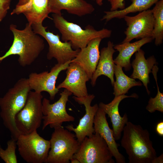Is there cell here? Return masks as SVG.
I'll use <instances>...</instances> for the list:
<instances>
[{
    "label": "cell",
    "mask_w": 163,
    "mask_h": 163,
    "mask_svg": "<svg viewBox=\"0 0 163 163\" xmlns=\"http://www.w3.org/2000/svg\"><path fill=\"white\" fill-rule=\"evenodd\" d=\"M123 131L121 145L128 156L129 163H152L156 152L149 131L128 121Z\"/></svg>",
    "instance_id": "1"
},
{
    "label": "cell",
    "mask_w": 163,
    "mask_h": 163,
    "mask_svg": "<svg viewBox=\"0 0 163 163\" xmlns=\"http://www.w3.org/2000/svg\"><path fill=\"white\" fill-rule=\"evenodd\" d=\"M9 28L13 34V40L9 50L1 56L2 59L17 55L21 66L24 67L31 65L43 50L44 40L34 32L31 25L28 23L22 30L18 29L16 25L13 24L10 25Z\"/></svg>",
    "instance_id": "2"
},
{
    "label": "cell",
    "mask_w": 163,
    "mask_h": 163,
    "mask_svg": "<svg viewBox=\"0 0 163 163\" xmlns=\"http://www.w3.org/2000/svg\"><path fill=\"white\" fill-rule=\"evenodd\" d=\"M31 90L28 78H22L0 98V117L4 126L11 133V138L16 140L21 134L15 125V117L24 107Z\"/></svg>",
    "instance_id": "3"
},
{
    "label": "cell",
    "mask_w": 163,
    "mask_h": 163,
    "mask_svg": "<svg viewBox=\"0 0 163 163\" xmlns=\"http://www.w3.org/2000/svg\"><path fill=\"white\" fill-rule=\"evenodd\" d=\"M52 17L55 26L61 34L62 40L69 42L74 50L85 47L94 38L99 37L103 39L110 37L111 35L110 30L103 28L98 30L90 25L83 29L79 25L67 21L62 14H53Z\"/></svg>",
    "instance_id": "4"
},
{
    "label": "cell",
    "mask_w": 163,
    "mask_h": 163,
    "mask_svg": "<svg viewBox=\"0 0 163 163\" xmlns=\"http://www.w3.org/2000/svg\"><path fill=\"white\" fill-rule=\"evenodd\" d=\"M54 129L46 163H69L78 152L80 144L75 135L62 126Z\"/></svg>",
    "instance_id": "5"
},
{
    "label": "cell",
    "mask_w": 163,
    "mask_h": 163,
    "mask_svg": "<svg viewBox=\"0 0 163 163\" xmlns=\"http://www.w3.org/2000/svg\"><path fill=\"white\" fill-rule=\"evenodd\" d=\"M43 98L41 93L31 91L29 93L25 105L15 118L16 127L21 134H29L40 126L43 116Z\"/></svg>",
    "instance_id": "6"
},
{
    "label": "cell",
    "mask_w": 163,
    "mask_h": 163,
    "mask_svg": "<svg viewBox=\"0 0 163 163\" xmlns=\"http://www.w3.org/2000/svg\"><path fill=\"white\" fill-rule=\"evenodd\" d=\"M73 157L80 163H114L107 145L100 135L95 132L86 136Z\"/></svg>",
    "instance_id": "7"
},
{
    "label": "cell",
    "mask_w": 163,
    "mask_h": 163,
    "mask_svg": "<svg viewBox=\"0 0 163 163\" xmlns=\"http://www.w3.org/2000/svg\"><path fill=\"white\" fill-rule=\"evenodd\" d=\"M16 143L20 155L27 162L46 163L50 149V141L40 136L37 130L20 135Z\"/></svg>",
    "instance_id": "8"
},
{
    "label": "cell",
    "mask_w": 163,
    "mask_h": 163,
    "mask_svg": "<svg viewBox=\"0 0 163 163\" xmlns=\"http://www.w3.org/2000/svg\"><path fill=\"white\" fill-rule=\"evenodd\" d=\"M34 32L42 37L47 42L49 45L47 58L48 60L55 59L57 63L64 64L71 61L77 55L80 50L72 49L69 42H62L59 36L53 33L47 31V27H44L43 23L31 25Z\"/></svg>",
    "instance_id": "9"
},
{
    "label": "cell",
    "mask_w": 163,
    "mask_h": 163,
    "mask_svg": "<svg viewBox=\"0 0 163 163\" xmlns=\"http://www.w3.org/2000/svg\"><path fill=\"white\" fill-rule=\"evenodd\" d=\"M72 94L71 92L65 89L60 93L59 99L53 104H51L48 99L43 98L42 101L43 130L48 125L51 128H54L62 126L64 122L75 121L74 117L69 115L66 109L69 97Z\"/></svg>",
    "instance_id": "10"
},
{
    "label": "cell",
    "mask_w": 163,
    "mask_h": 163,
    "mask_svg": "<svg viewBox=\"0 0 163 163\" xmlns=\"http://www.w3.org/2000/svg\"><path fill=\"white\" fill-rule=\"evenodd\" d=\"M123 18L127 27L122 43L130 42L134 39L152 37L154 18L152 9L143 11L133 16L126 15Z\"/></svg>",
    "instance_id": "11"
},
{
    "label": "cell",
    "mask_w": 163,
    "mask_h": 163,
    "mask_svg": "<svg viewBox=\"0 0 163 163\" xmlns=\"http://www.w3.org/2000/svg\"><path fill=\"white\" fill-rule=\"evenodd\" d=\"M71 61L62 64L57 63L52 68L50 72L30 73L28 79L31 90L41 93L46 92L50 95V99L54 100L59 91L56 86L58 75L61 71L67 69Z\"/></svg>",
    "instance_id": "12"
},
{
    "label": "cell",
    "mask_w": 163,
    "mask_h": 163,
    "mask_svg": "<svg viewBox=\"0 0 163 163\" xmlns=\"http://www.w3.org/2000/svg\"><path fill=\"white\" fill-rule=\"evenodd\" d=\"M95 96L93 94L86 96L73 98L75 101L80 104L83 105L85 108V113L80 120L78 125L74 128L72 124L66 126V129L75 133L76 137L80 143L86 136H90L95 133L94 128V121L95 115L99 107L97 104L91 106V104Z\"/></svg>",
    "instance_id": "13"
},
{
    "label": "cell",
    "mask_w": 163,
    "mask_h": 163,
    "mask_svg": "<svg viewBox=\"0 0 163 163\" xmlns=\"http://www.w3.org/2000/svg\"><path fill=\"white\" fill-rule=\"evenodd\" d=\"M50 13L49 0H18L11 14H22L32 25L43 23Z\"/></svg>",
    "instance_id": "14"
},
{
    "label": "cell",
    "mask_w": 163,
    "mask_h": 163,
    "mask_svg": "<svg viewBox=\"0 0 163 163\" xmlns=\"http://www.w3.org/2000/svg\"><path fill=\"white\" fill-rule=\"evenodd\" d=\"M66 69L65 79L57 88L59 89H66L77 97L88 95L86 83L90 79L84 70L77 64L72 62L69 64Z\"/></svg>",
    "instance_id": "15"
},
{
    "label": "cell",
    "mask_w": 163,
    "mask_h": 163,
    "mask_svg": "<svg viewBox=\"0 0 163 163\" xmlns=\"http://www.w3.org/2000/svg\"><path fill=\"white\" fill-rule=\"evenodd\" d=\"M102 39L98 37L91 41L85 47L80 50L75 57L71 61L79 65L90 79L95 71L100 58L99 47Z\"/></svg>",
    "instance_id": "16"
},
{
    "label": "cell",
    "mask_w": 163,
    "mask_h": 163,
    "mask_svg": "<svg viewBox=\"0 0 163 163\" xmlns=\"http://www.w3.org/2000/svg\"><path fill=\"white\" fill-rule=\"evenodd\" d=\"M106 115L104 111L99 107L94 121V132L99 133L105 141L116 162L125 163V157L119 151V145L116 141L113 130L109 126Z\"/></svg>",
    "instance_id": "17"
},
{
    "label": "cell",
    "mask_w": 163,
    "mask_h": 163,
    "mask_svg": "<svg viewBox=\"0 0 163 163\" xmlns=\"http://www.w3.org/2000/svg\"><path fill=\"white\" fill-rule=\"evenodd\" d=\"M138 95L133 94L130 96L122 95L115 97L113 99L110 103L105 104L100 102L98 106L110 118L112 124L113 131L116 140L120 139L124 127L128 121V116L125 113L123 117L120 115L119 111L120 103L123 99L128 97L137 98Z\"/></svg>",
    "instance_id": "18"
},
{
    "label": "cell",
    "mask_w": 163,
    "mask_h": 163,
    "mask_svg": "<svg viewBox=\"0 0 163 163\" xmlns=\"http://www.w3.org/2000/svg\"><path fill=\"white\" fill-rule=\"evenodd\" d=\"M113 43L109 41L107 43V46L101 50L98 63L91 79V84L93 86L95 85L97 78L101 75L108 78L113 86L115 82L114 75L115 64L113 57L116 52Z\"/></svg>",
    "instance_id": "19"
},
{
    "label": "cell",
    "mask_w": 163,
    "mask_h": 163,
    "mask_svg": "<svg viewBox=\"0 0 163 163\" xmlns=\"http://www.w3.org/2000/svg\"><path fill=\"white\" fill-rule=\"evenodd\" d=\"M51 13L61 14L66 10L69 14L82 17L91 14L94 11L93 5L85 0H49Z\"/></svg>",
    "instance_id": "20"
},
{
    "label": "cell",
    "mask_w": 163,
    "mask_h": 163,
    "mask_svg": "<svg viewBox=\"0 0 163 163\" xmlns=\"http://www.w3.org/2000/svg\"><path fill=\"white\" fill-rule=\"evenodd\" d=\"M145 52L141 49L135 53V59L132 62L131 66L133 68L130 77L134 79H138L141 81L145 88L148 94L150 91L148 85L149 82V74L152 72L151 70L156 64L155 58L151 56L146 59Z\"/></svg>",
    "instance_id": "21"
},
{
    "label": "cell",
    "mask_w": 163,
    "mask_h": 163,
    "mask_svg": "<svg viewBox=\"0 0 163 163\" xmlns=\"http://www.w3.org/2000/svg\"><path fill=\"white\" fill-rule=\"evenodd\" d=\"M153 40L152 37H146L133 43H122L114 46V49L119 52L117 56L113 60L114 63L124 68L126 71L129 70L131 68L130 59L132 55L142 46Z\"/></svg>",
    "instance_id": "22"
},
{
    "label": "cell",
    "mask_w": 163,
    "mask_h": 163,
    "mask_svg": "<svg viewBox=\"0 0 163 163\" xmlns=\"http://www.w3.org/2000/svg\"><path fill=\"white\" fill-rule=\"evenodd\" d=\"M159 0H131V4L126 8L119 10L105 11V14L101 19L107 22L110 20L117 18H123L130 13L142 12L149 9Z\"/></svg>",
    "instance_id": "23"
},
{
    "label": "cell",
    "mask_w": 163,
    "mask_h": 163,
    "mask_svg": "<svg viewBox=\"0 0 163 163\" xmlns=\"http://www.w3.org/2000/svg\"><path fill=\"white\" fill-rule=\"evenodd\" d=\"M114 70L116 78L113 85L115 97L125 94L133 87L142 85L140 82H137L135 79L127 76L120 66L115 64Z\"/></svg>",
    "instance_id": "24"
},
{
    "label": "cell",
    "mask_w": 163,
    "mask_h": 163,
    "mask_svg": "<svg viewBox=\"0 0 163 163\" xmlns=\"http://www.w3.org/2000/svg\"><path fill=\"white\" fill-rule=\"evenodd\" d=\"M152 9L154 18V25L152 37L155 45H160L163 40V0H159Z\"/></svg>",
    "instance_id": "25"
},
{
    "label": "cell",
    "mask_w": 163,
    "mask_h": 163,
    "mask_svg": "<svg viewBox=\"0 0 163 163\" xmlns=\"http://www.w3.org/2000/svg\"><path fill=\"white\" fill-rule=\"evenodd\" d=\"M158 69L155 68L152 69V73L156 81L157 88V93L154 98L151 97L148 101L146 109L150 113H153L156 110L163 112V94L160 92L158 84L157 73Z\"/></svg>",
    "instance_id": "26"
},
{
    "label": "cell",
    "mask_w": 163,
    "mask_h": 163,
    "mask_svg": "<svg viewBox=\"0 0 163 163\" xmlns=\"http://www.w3.org/2000/svg\"><path fill=\"white\" fill-rule=\"evenodd\" d=\"M7 147L4 149L0 145V157L6 163H17L16 154V140L11 138L7 142Z\"/></svg>",
    "instance_id": "27"
},
{
    "label": "cell",
    "mask_w": 163,
    "mask_h": 163,
    "mask_svg": "<svg viewBox=\"0 0 163 163\" xmlns=\"http://www.w3.org/2000/svg\"><path fill=\"white\" fill-rule=\"evenodd\" d=\"M11 2V0H0V23L6 16Z\"/></svg>",
    "instance_id": "28"
},
{
    "label": "cell",
    "mask_w": 163,
    "mask_h": 163,
    "mask_svg": "<svg viewBox=\"0 0 163 163\" xmlns=\"http://www.w3.org/2000/svg\"><path fill=\"white\" fill-rule=\"evenodd\" d=\"M110 5V11L121 10L125 8V0H107Z\"/></svg>",
    "instance_id": "29"
},
{
    "label": "cell",
    "mask_w": 163,
    "mask_h": 163,
    "mask_svg": "<svg viewBox=\"0 0 163 163\" xmlns=\"http://www.w3.org/2000/svg\"><path fill=\"white\" fill-rule=\"evenodd\" d=\"M156 131L157 134L160 136H163V121L158 123L156 126Z\"/></svg>",
    "instance_id": "30"
},
{
    "label": "cell",
    "mask_w": 163,
    "mask_h": 163,
    "mask_svg": "<svg viewBox=\"0 0 163 163\" xmlns=\"http://www.w3.org/2000/svg\"><path fill=\"white\" fill-rule=\"evenodd\" d=\"M163 163V154L159 156L156 157L152 161V163Z\"/></svg>",
    "instance_id": "31"
},
{
    "label": "cell",
    "mask_w": 163,
    "mask_h": 163,
    "mask_svg": "<svg viewBox=\"0 0 163 163\" xmlns=\"http://www.w3.org/2000/svg\"><path fill=\"white\" fill-rule=\"evenodd\" d=\"M70 162L71 163H80L77 159L73 157L71 159Z\"/></svg>",
    "instance_id": "32"
},
{
    "label": "cell",
    "mask_w": 163,
    "mask_h": 163,
    "mask_svg": "<svg viewBox=\"0 0 163 163\" xmlns=\"http://www.w3.org/2000/svg\"><path fill=\"white\" fill-rule=\"evenodd\" d=\"M97 4L99 6H101L103 4L104 0H95Z\"/></svg>",
    "instance_id": "33"
},
{
    "label": "cell",
    "mask_w": 163,
    "mask_h": 163,
    "mask_svg": "<svg viewBox=\"0 0 163 163\" xmlns=\"http://www.w3.org/2000/svg\"><path fill=\"white\" fill-rule=\"evenodd\" d=\"M3 60V59H2V57H0V61H2Z\"/></svg>",
    "instance_id": "34"
}]
</instances>
